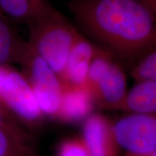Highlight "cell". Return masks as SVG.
I'll return each mask as SVG.
<instances>
[{
    "mask_svg": "<svg viewBox=\"0 0 156 156\" xmlns=\"http://www.w3.org/2000/svg\"><path fill=\"white\" fill-rule=\"evenodd\" d=\"M81 138L90 156H119L120 147L112 122L106 116L92 113L83 122Z\"/></svg>",
    "mask_w": 156,
    "mask_h": 156,
    "instance_id": "obj_7",
    "label": "cell"
},
{
    "mask_svg": "<svg viewBox=\"0 0 156 156\" xmlns=\"http://www.w3.org/2000/svg\"><path fill=\"white\" fill-rule=\"evenodd\" d=\"M18 64L30 85L43 114L57 119L63 90L59 77L27 41Z\"/></svg>",
    "mask_w": 156,
    "mask_h": 156,
    "instance_id": "obj_4",
    "label": "cell"
},
{
    "mask_svg": "<svg viewBox=\"0 0 156 156\" xmlns=\"http://www.w3.org/2000/svg\"><path fill=\"white\" fill-rule=\"evenodd\" d=\"M25 43L26 41L20 38L11 24L0 18V65L18 64Z\"/></svg>",
    "mask_w": 156,
    "mask_h": 156,
    "instance_id": "obj_13",
    "label": "cell"
},
{
    "mask_svg": "<svg viewBox=\"0 0 156 156\" xmlns=\"http://www.w3.org/2000/svg\"><path fill=\"white\" fill-rule=\"evenodd\" d=\"M126 114H156V81H135L120 107Z\"/></svg>",
    "mask_w": 156,
    "mask_h": 156,
    "instance_id": "obj_10",
    "label": "cell"
},
{
    "mask_svg": "<svg viewBox=\"0 0 156 156\" xmlns=\"http://www.w3.org/2000/svg\"><path fill=\"white\" fill-rule=\"evenodd\" d=\"M0 126L14 130L27 129L14 115L2 105H0Z\"/></svg>",
    "mask_w": 156,
    "mask_h": 156,
    "instance_id": "obj_16",
    "label": "cell"
},
{
    "mask_svg": "<svg viewBox=\"0 0 156 156\" xmlns=\"http://www.w3.org/2000/svg\"><path fill=\"white\" fill-rule=\"evenodd\" d=\"M156 14V0H140Z\"/></svg>",
    "mask_w": 156,
    "mask_h": 156,
    "instance_id": "obj_17",
    "label": "cell"
},
{
    "mask_svg": "<svg viewBox=\"0 0 156 156\" xmlns=\"http://www.w3.org/2000/svg\"><path fill=\"white\" fill-rule=\"evenodd\" d=\"M0 105L28 130L40 126L44 119L28 81L11 64L0 65Z\"/></svg>",
    "mask_w": 156,
    "mask_h": 156,
    "instance_id": "obj_5",
    "label": "cell"
},
{
    "mask_svg": "<svg viewBox=\"0 0 156 156\" xmlns=\"http://www.w3.org/2000/svg\"><path fill=\"white\" fill-rule=\"evenodd\" d=\"M26 25L29 32L27 41L62 80L69 51L80 31L50 2Z\"/></svg>",
    "mask_w": 156,
    "mask_h": 156,
    "instance_id": "obj_2",
    "label": "cell"
},
{
    "mask_svg": "<svg viewBox=\"0 0 156 156\" xmlns=\"http://www.w3.org/2000/svg\"><path fill=\"white\" fill-rule=\"evenodd\" d=\"M56 156H90L81 136L67 138L61 142Z\"/></svg>",
    "mask_w": 156,
    "mask_h": 156,
    "instance_id": "obj_15",
    "label": "cell"
},
{
    "mask_svg": "<svg viewBox=\"0 0 156 156\" xmlns=\"http://www.w3.org/2000/svg\"><path fill=\"white\" fill-rule=\"evenodd\" d=\"M135 81L150 80L156 81V48L146 54L129 70Z\"/></svg>",
    "mask_w": 156,
    "mask_h": 156,
    "instance_id": "obj_14",
    "label": "cell"
},
{
    "mask_svg": "<svg viewBox=\"0 0 156 156\" xmlns=\"http://www.w3.org/2000/svg\"><path fill=\"white\" fill-rule=\"evenodd\" d=\"M87 87L95 106L108 110L119 111L128 91L124 68L98 46L90 66Z\"/></svg>",
    "mask_w": 156,
    "mask_h": 156,
    "instance_id": "obj_3",
    "label": "cell"
},
{
    "mask_svg": "<svg viewBox=\"0 0 156 156\" xmlns=\"http://www.w3.org/2000/svg\"><path fill=\"white\" fill-rule=\"evenodd\" d=\"M0 156H39L28 130L0 126Z\"/></svg>",
    "mask_w": 156,
    "mask_h": 156,
    "instance_id": "obj_12",
    "label": "cell"
},
{
    "mask_svg": "<svg viewBox=\"0 0 156 156\" xmlns=\"http://www.w3.org/2000/svg\"><path fill=\"white\" fill-rule=\"evenodd\" d=\"M78 30L129 71L156 48V14L140 0H71Z\"/></svg>",
    "mask_w": 156,
    "mask_h": 156,
    "instance_id": "obj_1",
    "label": "cell"
},
{
    "mask_svg": "<svg viewBox=\"0 0 156 156\" xmlns=\"http://www.w3.org/2000/svg\"><path fill=\"white\" fill-rule=\"evenodd\" d=\"M124 156H156V151L147 153H134L125 152Z\"/></svg>",
    "mask_w": 156,
    "mask_h": 156,
    "instance_id": "obj_18",
    "label": "cell"
},
{
    "mask_svg": "<svg viewBox=\"0 0 156 156\" xmlns=\"http://www.w3.org/2000/svg\"><path fill=\"white\" fill-rule=\"evenodd\" d=\"M49 3L48 0H0V18L9 24H27Z\"/></svg>",
    "mask_w": 156,
    "mask_h": 156,
    "instance_id": "obj_11",
    "label": "cell"
},
{
    "mask_svg": "<svg viewBox=\"0 0 156 156\" xmlns=\"http://www.w3.org/2000/svg\"><path fill=\"white\" fill-rule=\"evenodd\" d=\"M62 84V97L57 120L66 123L83 122L92 114L95 106L88 89Z\"/></svg>",
    "mask_w": 156,
    "mask_h": 156,
    "instance_id": "obj_9",
    "label": "cell"
},
{
    "mask_svg": "<svg viewBox=\"0 0 156 156\" xmlns=\"http://www.w3.org/2000/svg\"><path fill=\"white\" fill-rule=\"evenodd\" d=\"M112 128L119 145L125 152L156 151V114H126L112 122Z\"/></svg>",
    "mask_w": 156,
    "mask_h": 156,
    "instance_id": "obj_6",
    "label": "cell"
},
{
    "mask_svg": "<svg viewBox=\"0 0 156 156\" xmlns=\"http://www.w3.org/2000/svg\"><path fill=\"white\" fill-rule=\"evenodd\" d=\"M97 46L80 32L68 56L62 83L73 87H87V75Z\"/></svg>",
    "mask_w": 156,
    "mask_h": 156,
    "instance_id": "obj_8",
    "label": "cell"
}]
</instances>
